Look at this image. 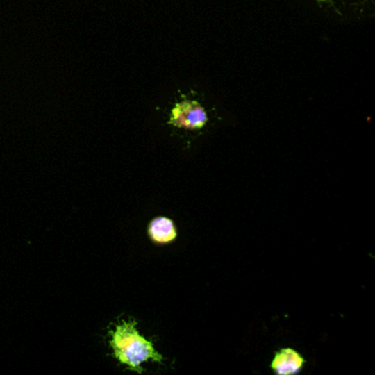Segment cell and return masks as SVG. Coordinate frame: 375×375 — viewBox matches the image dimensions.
Instances as JSON below:
<instances>
[{"instance_id":"cell-1","label":"cell","mask_w":375,"mask_h":375,"mask_svg":"<svg viewBox=\"0 0 375 375\" xmlns=\"http://www.w3.org/2000/svg\"><path fill=\"white\" fill-rule=\"evenodd\" d=\"M110 347L114 350V356L122 365H127L130 370L142 373L143 362L153 360L161 362V354L154 349L153 344L147 340L139 333L137 322H122L110 331Z\"/></svg>"},{"instance_id":"cell-2","label":"cell","mask_w":375,"mask_h":375,"mask_svg":"<svg viewBox=\"0 0 375 375\" xmlns=\"http://www.w3.org/2000/svg\"><path fill=\"white\" fill-rule=\"evenodd\" d=\"M208 122L206 111L195 101H183L176 103L171 112L169 124L184 129H201Z\"/></svg>"},{"instance_id":"cell-3","label":"cell","mask_w":375,"mask_h":375,"mask_svg":"<svg viewBox=\"0 0 375 375\" xmlns=\"http://www.w3.org/2000/svg\"><path fill=\"white\" fill-rule=\"evenodd\" d=\"M304 365V359L293 349H283L275 356L272 369L280 375H291L299 372Z\"/></svg>"},{"instance_id":"cell-4","label":"cell","mask_w":375,"mask_h":375,"mask_svg":"<svg viewBox=\"0 0 375 375\" xmlns=\"http://www.w3.org/2000/svg\"><path fill=\"white\" fill-rule=\"evenodd\" d=\"M149 235L154 242L165 244L175 240L177 233L172 220H169L167 217H159L151 222Z\"/></svg>"}]
</instances>
